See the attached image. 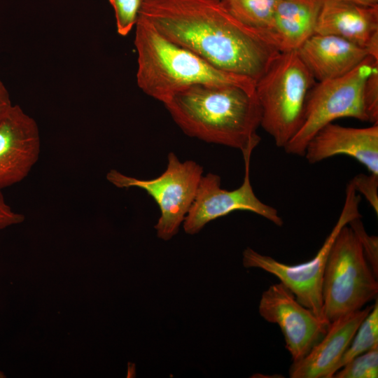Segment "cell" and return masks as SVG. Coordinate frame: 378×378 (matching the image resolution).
Returning <instances> with one entry per match:
<instances>
[{
	"mask_svg": "<svg viewBox=\"0 0 378 378\" xmlns=\"http://www.w3.org/2000/svg\"><path fill=\"white\" fill-rule=\"evenodd\" d=\"M139 16L216 68L255 82L280 52L267 32L238 20L220 0H143Z\"/></svg>",
	"mask_w": 378,
	"mask_h": 378,
	"instance_id": "cell-1",
	"label": "cell"
},
{
	"mask_svg": "<svg viewBox=\"0 0 378 378\" xmlns=\"http://www.w3.org/2000/svg\"><path fill=\"white\" fill-rule=\"evenodd\" d=\"M164 106L188 136L240 150L255 148L261 112L255 92L233 85L198 84L171 96Z\"/></svg>",
	"mask_w": 378,
	"mask_h": 378,
	"instance_id": "cell-2",
	"label": "cell"
},
{
	"mask_svg": "<svg viewBox=\"0 0 378 378\" xmlns=\"http://www.w3.org/2000/svg\"><path fill=\"white\" fill-rule=\"evenodd\" d=\"M134 43L137 85L162 104L176 92L198 84L233 85L255 92V81L216 68L166 38L141 16L135 25Z\"/></svg>",
	"mask_w": 378,
	"mask_h": 378,
	"instance_id": "cell-3",
	"label": "cell"
},
{
	"mask_svg": "<svg viewBox=\"0 0 378 378\" xmlns=\"http://www.w3.org/2000/svg\"><path fill=\"white\" fill-rule=\"evenodd\" d=\"M316 82L297 50L280 52L255 82L260 127L276 146L284 148L300 128Z\"/></svg>",
	"mask_w": 378,
	"mask_h": 378,
	"instance_id": "cell-4",
	"label": "cell"
},
{
	"mask_svg": "<svg viewBox=\"0 0 378 378\" xmlns=\"http://www.w3.org/2000/svg\"><path fill=\"white\" fill-rule=\"evenodd\" d=\"M321 294L323 316L330 323L377 298V276L348 225L340 230L330 247Z\"/></svg>",
	"mask_w": 378,
	"mask_h": 378,
	"instance_id": "cell-5",
	"label": "cell"
},
{
	"mask_svg": "<svg viewBox=\"0 0 378 378\" xmlns=\"http://www.w3.org/2000/svg\"><path fill=\"white\" fill-rule=\"evenodd\" d=\"M378 60L366 58L348 74L316 82L306 104L302 125L284 148L286 153L304 156L308 142L324 126L341 118L368 122L363 102L365 80Z\"/></svg>",
	"mask_w": 378,
	"mask_h": 378,
	"instance_id": "cell-6",
	"label": "cell"
},
{
	"mask_svg": "<svg viewBox=\"0 0 378 378\" xmlns=\"http://www.w3.org/2000/svg\"><path fill=\"white\" fill-rule=\"evenodd\" d=\"M361 195L351 181L346 185L344 203L339 218L316 255L307 262L288 265L270 255L247 247L243 252L246 268L262 270L278 278L295 295L297 300L318 318L326 321L323 313L322 281L328 253L340 230L353 219L361 217L359 205Z\"/></svg>",
	"mask_w": 378,
	"mask_h": 378,
	"instance_id": "cell-7",
	"label": "cell"
},
{
	"mask_svg": "<svg viewBox=\"0 0 378 378\" xmlns=\"http://www.w3.org/2000/svg\"><path fill=\"white\" fill-rule=\"evenodd\" d=\"M203 169L192 160L181 162L172 152L167 156V166L159 176L139 179L116 169L106 174V179L121 189L139 188L157 203L160 216L155 228L158 237L171 239L178 232L195 200Z\"/></svg>",
	"mask_w": 378,
	"mask_h": 378,
	"instance_id": "cell-8",
	"label": "cell"
},
{
	"mask_svg": "<svg viewBox=\"0 0 378 378\" xmlns=\"http://www.w3.org/2000/svg\"><path fill=\"white\" fill-rule=\"evenodd\" d=\"M254 148L249 147L241 152L244 176L239 188L232 190L221 188L220 178L215 174L208 173L202 176L193 203L183 223L187 234H197L210 221L235 211H250L275 225H283L278 211L262 202L253 191L250 181V162Z\"/></svg>",
	"mask_w": 378,
	"mask_h": 378,
	"instance_id": "cell-9",
	"label": "cell"
},
{
	"mask_svg": "<svg viewBox=\"0 0 378 378\" xmlns=\"http://www.w3.org/2000/svg\"><path fill=\"white\" fill-rule=\"evenodd\" d=\"M258 311L281 329L293 362L302 359L324 336L330 325L303 306L283 284H274L260 298Z\"/></svg>",
	"mask_w": 378,
	"mask_h": 378,
	"instance_id": "cell-10",
	"label": "cell"
},
{
	"mask_svg": "<svg viewBox=\"0 0 378 378\" xmlns=\"http://www.w3.org/2000/svg\"><path fill=\"white\" fill-rule=\"evenodd\" d=\"M41 148L35 120L13 105L0 121V190L24 179L37 162Z\"/></svg>",
	"mask_w": 378,
	"mask_h": 378,
	"instance_id": "cell-11",
	"label": "cell"
},
{
	"mask_svg": "<svg viewBox=\"0 0 378 378\" xmlns=\"http://www.w3.org/2000/svg\"><path fill=\"white\" fill-rule=\"evenodd\" d=\"M339 155L354 158L369 173L378 175V123L367 127L329 123L308 142L304 156L315 164Z\"/></svg>",
	"mask_w": 378,
	"mask_h": 378,
	"instance_id": "cell-12",
	"label": "cell"
},
{
	"mask_svg": "<svg viewBox=\"0 0 378 378\" xmlns=\"http://www.w3.org/2000/svg\"><path fill=\"white\" fill-rule=\"evenodd\" d=\"M314 34L346 39L363 47L378 60V6L323 0Z\"/></svg>",
	"mask_w": 378,
	"mask_h": 378,
	"instance_id": "cell-13",
	"label": "cell"
},
{
	"mask_svg": "<svg viewBox=\"0 0 378 378\" xmlns=\"http://www.w3.org/2000/svg\"><path fill=\"white\" fill-rule=\"evenodd\" d=\"M372 306L351 312L331 322L324 336L309 353L302 359L292 363L289 377L332 378L337 364Z\"/></svg>",
	"mask_w": 378,
	"mask_h": 378,
	"instance_id": "cell-14",
	"label": "cell"
},
{
	"mask_svg": "<svg viewBox=\"0 0 378 378\" xmlns=\"http://www.w3.org/2000/svg\"><path fill=\"white\" fill-rule=\"evenodd\" d=\"M297 51L316 82L341 77L370 57L363 47L330 34H314Z\"/></svg>",
	"mask_w": 378,
	"mask_h": 378,
	"instance_id": "cell-15",
	"label": "cell"
},
{
	"mask_svg": "<svg viewBox=\"0 0 378 378\" xmlns=\"http://www.w3.org/2000/svg\"><path fill=\"white\" fill-rule=\"evenodd\" d=\"M323 0H281L267 31L280 52L297 50L314 34Z\"/></svg>",
	"mask_w": 378,
	"mask_h": 378,
	"instance_id": "cell-16",
	"label": "cell"
},
{
	"mask_svg": "<svg viewBox=\"0 0 378 378\" xmlns=\"http://www.w3.org/2000/svg\"><path fill=\"white\" fill-rule=\"evenodd\" d=\"M220 1L238 20L248 27L267 32L281 0Z\"/></svg>",
	"mask_w": 378,
	"mask_h": 378,
	"instance_id": "cell-17",
	"label": "cell"
},
{
	"mask_svg": "<svg viewBox=\"0 0 378 378\" xmlns=\"http://www.w3.org/2000/svg\"><path fill=\"white\" fill-rule=\"evenodd\" d=\"M377 346L378 301L376 298L370 312L360 323L350 344L337 364L335 372L354 358Z\"/></svg>",
	"mask_w": 378,
	"mask_h": 378,
	"instance_id": "cell-18",
	"label": "cell"
},
{
	"mask_svg": "<svg viewBox=\"0 0 378 378\" xmlns=\"http://www.w3.org/2000/svg\"><path fill=\"white\" fill-rule=\"evenodd\" d=\"M378 346L354 358L335 372L332 378H377Z\"/></svg>",
	"mask_w": 378,
	"mask_h": 378,
	"instance_id": "cell-19",
	"label": "cell"
},
{
	"mask_svg": "<svg viewBox=\"0 0 378 378\" xmlns=\"http://www.w3.org/2000/svg\"><path fill=\"white\" fill-rule=\"evenodd\" d=\"M113 6L118 33L125 36L138 20L143 0H108Z\"/></svg>",
	"mask_w": 378,
	"mask_h": 378,
	"instance_id": "cell-20",
	"label": "cell"
},
{
	"mask_svg": "<svg viewBox=\"0 0 378 378\" xmlns=\"http://www.w3.org/2000/svg\"><path fill=\"white\" fill-rule=\"evenodd\" d=\"M361 217L351 220L348 225L358 238L363 253L373 272L378 276V237L366 232Z\"/></svg>",
	"mask_w": 378,
	"mask_h": 378,
	"instance_id": "cell-21",
	"label": "cell"
},
{
	"mask_svg": "<svg viewBox=\"0 0 378 378\" xmlns=\"http://www.w3.org/2000/svg\"><path fill=\"white\" fill-rule=\"evenodd\" d=\"M363 102L368 122L378 123V64L367 78L363 88Z\"/></svg>",
	"mask_w": 378,
	"mask_h": 378,
	"instance_id": "cell-22",
	"label": "cell"
},
{
	"mask_svg": "<svg viewBox=\"0 0 378 378\" xmlns=\"http://www.w3.org/2000/svg\"><path fill=\"white\" fill-rule=\"evenodd\" d=\"M356 190L363 195L372 206L376 214H378V175L359 174L351 180Z\"/></svg>",
	"mask_w": 378,
	"mask_h": 378,
	"instance_id": "cell-23",
	"label": "cell"
},
{
	"mask_svg": "<svg viewBox=\"0 0 378 378\" xmlns=\"http://www.w3.org/2000/svg\"><path fill=\"white\" fill-rule=\"evenodd\" d=\"M24 220V215L13 211L9 205L6 204L1 190H0V230L20 224Z\"/></svg>",
	"mask_w": 378,
	"mask_h": 378,
	"instance_id": "cell-24",
	"label": "cell"
},
{
	"mask_svg": "<svg viewBox=\"0 0 378 378\" xmlns=\"http://www.w3.org/2000/svg\"><path fill=\"white\" fill-rule=\"evenodd\" d=\"M13 104L8 90L0 80V121L10 111Z\"/></svg>",
	"mask_w": 378,
	"mask_h": 378,
	"instance_id": "cell-25",
	"label": "cell"
},
{
	"mask_svg": "<svg viewBox=\"0 0 378 378\" xmlns=\"http://www.w3.org/2000/svg\"><path fill=\"white\" fill-rule=\"evenodd\" d=\"M346 2L354 3L360 5L375 6H378V0H337Z\"/></svg>",
	"mask_w": 378,
	"mask_h": 378,
	"instance_id": "cell-26",
	"label": "cell"
},
{
	"mask_svg": "<svg viewBox=\"0 0 378 378\" xmlns=\"http://www.w3.org/2000/svg\"><path fill=\"white\" fill-rule=\"evenodd\" d=\"M3 377H5V375L1 371H0V378H3Z\"/></svg>",
	"mask_w": 378,
	"mask_h": 378,
	"instance_id": "cell-27",
	"label": "cell"
}]
</instances>
